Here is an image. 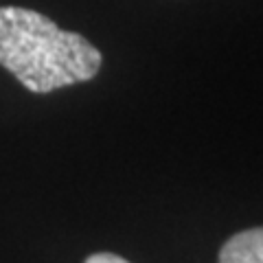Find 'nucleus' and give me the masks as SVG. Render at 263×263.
Masks as SVG:
<instances>
[{
  "mask_svg": "<svg viewBox=\"0 0 263 263\" xmlns=\"http://www.w3.org/2000/svg\"><path fill=\"white\" fill-rule=\"evenodd\" d=\"M101 62L95 44L79 33L60 29L40 11L0 7V66L31 92L44 95L90 81Z\"/></svg>",
  "mask_w": 263,
  "mask_h": 263,
  "instance_id": "obj_1",
  "label": "nucleus"
},
{
  "mask_svg": "<svg viewBox=\"0 0 263 263\" xmlns=\"http://www.w3.org/2000/svg\"><path fill=\"white\" fill-rule=\"evenodd\" d=\"M219 263H263V226L230 237L219 250Z\"/></svg>",
  "mask_w": 263,
  "mask_h": 263,
  "instance_id": "obj_2",
  "label": "nucleus"
},
{
  "mask_svg": "<svg viewBox=\"0 0 263 263\" xmlns=\"http://www.w3.org/2000/svg\"><path fill=\"white\" fill-rule=\"evenodd\" d=\"M86 263H129V261H125L123 257H117V254H112V252H99V254L88 257Z\"/></svg>",
  "mask_w": 263,
  "mask_h": 263,
  "instance_id": "obj_3",
  "label": "nucleus"
}]
</instances>
